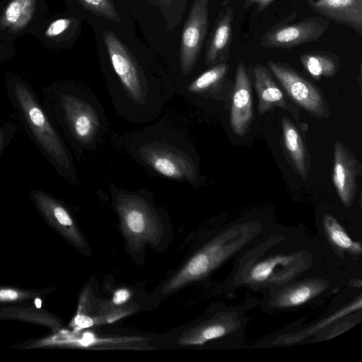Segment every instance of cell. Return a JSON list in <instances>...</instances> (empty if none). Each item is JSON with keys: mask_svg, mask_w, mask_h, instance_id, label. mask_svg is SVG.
<instances>
[{"mask_svg": "<svg viewBox=\"0 0 362 362\" xmlns=\"http://www.w3.org/2000/svg\"><path fill=\"white\" fill-rule=\"evenodd\" d=\"M255 226L243 224L219 233L197 252L163 286L168 293L200 279L246 245L255 235Z\"/></svg>", "mask_w": 362, "mask_h": 362, "instance_id": "6da1fadb", "label": "cell"}, {"mask_svg": "<svg viewBox=\"0 0 362 362\" xmlns=\"http://www.w3.org/2000/svg\"><path fill=\"white\" fill-rule=\"evenodd\" d=\"M116 208L123 234L131 247L136 248L146 243L155 244L160 238V221L144 199L120 195L117 198Z\"/></svg>", "mask_w": 362, "mask_h": 362, "instance_id": "7a4b0ae2", "label": "cell"}, {"mask_svg": "<svg viewBox=\"0 0 362 362\" xmlns=\"http://www.w3.org/2000/svg\"><path fill=\"white\" fill-rule=\"evenodd\" d=\"M15 95L24 118L38 142L59 165L69 168L67 153L32 93L24 85L17 83Z\"/></svg>", "mask_w": 362, "mask_h": 362, "instance_id": "3957f363", "label": "cell"}, {"mask_svg": "<svg viewBox=\"0 0 362 362\" xmlns=\"http://www.w3.org/2000/svg\"><path fill=\"white\" fill-rule=\"evenodd\" d=\"M267 66L295 103L315 117H327L325 101L315 86L286 64L268 60Z\"/></svg>", "mask_w": 362, "mask_h": 362, "instance_id": "277c9868", "label": "cell"}, {"mask_svg": "<svg viewBox=\"0 0 362 362\" xmlns=\"http://www.w3.org/2000/svg\"><path fill=\"white\" fill-rule=\"evenodd\" d=\"M329 21L312 16L294 23L276 25L262 37L260 46L264 48L290 49L318 40L327 31Z\"/></svg>", "mask_w": 362, "mask_h": 362, "instance_id": "5b68a950", "label": "cell"}, {"mask_svg": "<svg viewBox=\"0 0 362 362\" xmlns=\"http://www.w3.org/2000/svg\"><path fill=\"white\" fill-rule=\"evenodd\" d=\"M209 0H194L182 33L180 64L183 74L193 69L209 27Z\"/></svg>", "mask_w": 362, "mask_h": 362, "instance_id": "8992f818", "label": "cell"}, {"mask_svg": "<svg viewBox=\"0 0 362 362\" xmlns=\"http://www.w3.org/2000/svg\"><path fill=\"white\" fill-rule=\"evenodd\" d=\"M306 262L300 253L272 256L250 266L245 272L243 282L254 285L285 283L305 270Z\"/></svg>", "mask_w": 362, "mask_h": 362, "instance_id": "52a82bcc", "label": "cell"}, {"mask_svg": "<svg viewBox=\"0 0 362 362\" xmlns=\"http://www.w3.org/2000/svg\"><path fill=\"white\" fill-rule=\"evenodd\" d=\"M103 40L112 68L124 88L134 101L142 104L145 91L139 70L132 54L114 32H105Z\"/></svg>", "mask_w": 362, "mask_h": 362, "instance_id": "ba28073f", "label": "cell"}, {"mask_svg": "<svg viewBox=\"0 0 362 362\" xmlns=\"http://www.w3.org/2000/svg\"><path fill=\"white\" fill-rule=\"evenodd\" d=\"M140 154L157 173L165 177L189 181L196 178L192 160L177 149L155 143L142 146Z\"/></svg>", "mask_w": 362, "mask_h": 362, "instance_id": "9c48e42d", "label": "cell"}, {"mask_svg": "<svg viewBox=\"0 0 362 362\" xmlns=\"http://www.w3.org/2000/svg\"><path fill=\"white\" fill-rule=\"evenodd\" d=\"M360 165L352 153L339 141L334 144L332 181L342 203L350 206L354 201Z\"/></svg>", "mask_w": 362, "mask_h": 362, "instance_id": "30bf717a", "label": "cell"}, {"mask_svg": "<svg viewBox=\"0 0 362 362\" xmlns=\"http://www.w3.org/2000/svg\"><path fill=\"white\" fill-rule=\"evenodd\" d=\"M252 118L251 81L245 64L240 62L237 66L235 84L231 101L230 126L234 133L243 136Z\"/></svg>", "mask_w": 362, "mask_h": 362, "instance_id": "8fae6325", "label": "cell"}, {"mask_svg": "<svg viewBox=\"0 0 362 362\" xmlns=\"http://www.w3.org/2000/svg\"><path fill=\"white\" fill-rule=\"evenodd\" d=\"M62 106L75 137L81 143L92 140L99 127L95 110L84 100L72 95L63 94Z\"/></svg>", "mask_w": 362, "mask_h": 362, "instance_id": "7c38bea8", "label": "cell"}, {"mask_svg": "<svg viewBox=\"0 0 362 362\" xmlns=\"http://www.w3.org/2000/svg\"><path fill=\"white\" fill-rule=\"evenodd\" d=\"M307 4L327 21L362 34V0H308Z\"/></svg>", "mask_w": 362, "mask_h": 362, "instance_id": "4fadbf2b", "label": "cell"}, {"mask_svg": "<svg viewBox=\"0 0 362 362\" xmlns=\"http://www.w3.org/2000/svg\"><path fill=\"white\" fill-rule=\"evenodd\" d=\"M233 10L227 6L219 14L209 40L205 62L214 66L225 62L229 55L233 39Z\"/></svg>", "mask_w": 362, "mask_h": 362, "instance_id": "5bb4252c", "label": "cell"}, {"mask_svg": "<svg viewBox=\"0 0 362 362\" xmlns=\"http://www.w3.org/2000/svg\"><path fill=\"white\" fill-rule=\"evenodd\" d=\"M238 322L228 315H218L185 331L178 338L181 345H202L232 332Z\"/></svg>", "mask_w": 362, "mask_h": 362, "instance_id": "9a60e30c", "label": "cell"}, {"mask_svg": "<svg viewBox=\"0 0 362 362\" xmlns=\"http://www.w3.org/2000/svg\"><path fill=\"white\" fill-rule=\"evenodd\" d=\"M254 75L258 98V113L263 115L276 107L286 108L284 93L272 78L269 70L263 65L257 64L254 67Z\"/></svg>", "mask_w": 362, "mask_h": 362, "instance_id": "2e32d148", "label": "cell"}, {"mask_svg": "<svg viewBox=\"0 0 362 362\" xmlns=\"http://www.w3.org/2000/svg\"><path fill=\"white\" fill-rule=\"evenodd\" d=\"M327 286L325 281L318 279L291 285L276 294L272 305L277 308L301 305L326 290Z\"/></svg>", "mask_w": 362, "mask_h": 362, "instance_id": "e0dca14e", "label": "cell"}, {"mask_svg": "<svg viewBox=\"0 0 362 362\" xmlns=\"http://www.w3.org/2000/svg\"><path fill=\"white\" fill-rule=\"evenodd\" d=\"M36 0H11L0 18V27L12 32L23 29L35 11Z\"/></svg>", "mask_w": 362, "mask_h": 362, "instance_id": "ac0fdd59", "label": "cell"}, {"mask_svg": "<svg viewBox=\"0 0 362 362\" xmlns=\"http://www.w3.org/2000/svg\"><path fill=\"white\" fill-rule=\"evenodd\" d=\"M300 62L305 71L315 79L334 76L339 66L337 56L323 51L305 53L300 57Z\"/></svg>", "mask_w": 362, "mask_h": 362, "instance_id": "d6986e66", "label": "cell"}, {"mask_svg": "<svg viewBox=\"0 0 362 362\" xmlns=\"http://www.w3.org/2000/svg\"><path fill=\"white\" fill-rule=\"evenodd\" d=\"M284 145L300 176L307 177L306 156L304 144L296 127L284 117L281 120Z\"/></svg>", "mask_w": 362, "mask_h": 362, "instance_id": "ffe728a7", "label": "cell"}, {"mask_svg": "<svg viewBox=\"0 0 362 362\" xmlns=\"http://www.w3.org/2000/svg\"><path fill=\"white\" fill-rule=\"evenodd\" d=\"M322 221L327 237L335 247L355 255L362 253L361 243L354 241L334 217L325 214Z\"/></svg>", "mask_w": 362, "mask_h": 362, "instance_id": "44dd1931", "label": "cell"}, {"mask_svg": "<svg viewBox=\"0 0 362 362\" xmlns=\"http://www.w3.org/2000/svg\"><path fill=\"white\" fill-rule=\"evenodd\" d=\"M362 307V298L360 295L358 298H356L354 301L346 305L344 308H341L339 310L335 312L334 313L330 315L327 317L324 318L320 322H318L317 324L313 325L310 328L303 330L299 333H297L295 335H292L284 339L285 344H292L294 342H297L300 340L303 339L304 338L310 336L313 333L318 332L326 326L329 325L333 322L343 317L349 315V313L360 310Z\"/></svg>", "mask_w": 362, "mask_h": 362, "instance_id": "7402d4cb", "label": "cell"}, {"mask_svg": "<svg viewBox=\"0 0 362 362\" xmlns=\"http://www.w3.org/2000/svg\"><path fill=\"white\" fill-rule=\"evenodd\" d=\"M228 70V65L225 62L218 63L200 74L188 86L192 93H201L217 85L224 78Z\"/></svg>", "mask_w": 362, "mask_h": 362, "instance_id": "603a6c76", "label": "cell"}, {"mask_svg": "<svg viewBox=\"0 0 362 362\" xmlns=\"http://www.w3.org/2000/svg\"><path fill=\"white\" fill-rule=\"evenodd\" d=\"M81 4L91 13L119 23L121 18L110 0H78Z\"/></svg>", "mask_w": 362, "mask_h": 362, "instance_id": "cb8c5ba5", "label": "cell"}, {"mask_svg": "<svg viewBox=\"0 0 362 362\" xmlns=\"http://www.w3.org/2000/svg\"><path fill=\"white\" fill-rule=\"evenodd\" d=\"M69 18H59L52 22L45 30V35L48 37H54L63 33L70 25Z\"/></svg>", "mask_w": 362, "mask_h": 362, "instance_id": "d4e9b609", "label": "cell"}, {"mask_svg": "<svg viewBox=\"0 0 362 362\" xmlns=\"http://www.w3.org/2000/svg\"><path fill=\"white\" fill-rule=\"evenodd\" d=\"M52 204L53 214L57 221L62 226L73 228V221L68 212L62 206H58L52 202Z\"/></svg>", "mask_w": 362, "mask_h": 362, "instance_id": "484cf974", "label": "cell"}, {"mask_svg": "<svg viewBox=\"0 0 362 362\" xmlns=\"http://www.w3.org/2000/svg\"><path fill=\"white\" fill-rule=\"evenodd\" d=\"M274 0H245L243 4L244 8H249L253 5L256 6V11L259 13L265 10Z\"/></svg>", "mask_w": 362, "mask_h": 362, "instance_id": "4316f807", "label": "cell"}, {"mask_svg": "<svg viewBox=\"0 0 362 362\" xmlns=\"http://www.w3.org/2000/svg\"><path fill=\"white\" fill-rule=\"evenodd\" d=\"M130 293L128 290L121 288L117 290L113 296L112 303L114 305H120L126 302L129 298Z\"/></svg>", "mask_w": 362, "mask_h": 362, "instance_id": "83f0119b", "label": "cell"}, {"mask_svg": "<svg viewBox=\"0 0 362 362\" xmlns=\"http://www.w3.org/2000/svg\"><path fill=\"white\" fill-rule=\"evenodd\" d=\"M18 297V293L13 290H1L0 300H14Z\"/></svg>", "mask_w": 362, "mask_h": 362, "instance_id": "f1b7e54d", "label": "cell"}, {"mask_svg": "<svg viewBox=\"0 0 362 362\" xmlns=\"http://www.w3.org/2000/svg\"><path fill=\"white\" fill-rule=\"evenodd\" d=\"M173 0H156L157 3L164 6H170V4L173 3Z\"/></svg>", "mask_w": 362, "mask_h": 362, "instance_id": "f546056e", "label": "cell"}, {"mask_svg": "<svg viewBox=\"0 0 362 362\" xmlns=\"http://www.w3.org/2000/svg\"><path fill=\"white\" fill-rule=\"evenodd\" d=\"M35 305L37 308H40L41 307V300L39 299V298H36L35 299Z\"/></svg>", "mask_w": 362, "mask_h": 362, "instance_id": "4dcf8cb0", "label": "cell"}, {"mask_svg": "<svg viewBox=\"0 0 362 362\" xmlns=\"http://www.w3.org/2000/svg\"><path fill=\"white\" fill-rule=\"evenodd\" d=\"M231 1L232 0H223L222 6L224 7H226V6H228L230 3Z\"/></svg>", "mask_w": 362, "mask_h": 362, "instance_id": "1f68e13d", "label": "cell"}, {"mask_svg": "<svg viewBox=\"0 0 362 362\" xmlns=\"http://www.w3.org/2000/svg\"><path fill=\"white\" fill-rule=\"evenodd\" d=\"M2 145H3V139H2L1 133V131H0V151H1V148H2Z\"/></svg>", "mask_w": 362, "mask_h": 362, "instance_id": "d6a6232c", "label": "cell"}]
</instances>
